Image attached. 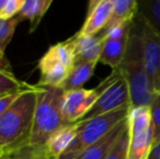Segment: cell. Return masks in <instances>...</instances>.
Listing matches in <instances>:
<instances>
[{"label": "cell", "mask_w": 160, "mask_h": 159, "mask_svg": "<svg viewBox=\"0 0 160 159\" xmlns=\"http://www.w3.org/2000/svg\"><path fill=\"white\" fill-rule=\"evenodd\" d=\"M99 93L95 106L84 119L109 113L124 108H131L130 91L128 83L118 70H112L111 74L96 87ZM83 119V120H84Z\"/></svg>", "instance_id": "52a82bcc"}, {"label": "cell", "mask_w": 160, "mask_h": 159, "mask_svg": "<svg viewBox=\"0 0 160 159\" xmlns=\"http://www.w3.org/2000/svg\"><path fill=\"white\" fill-rule=\"evenodd\" d=\"M78 122L64 125L48 138L45 146L51 159H59L71 147L78 136Z\"/></svg>", "instance_id": "8fae6325"}, {"label": "cell", "mask_w": 160, "mask_h": 159, "mask_svg": "<svg viewBox=\"0 0 160 159\" xmlns=\"http://www.w3.org/2000/svg\"><path fill=\"white\" fill-rule=\"evenodd\" d=\"M22 93H14V94H9V95L0 96V117L17 102V99L23 94Z\"/></svg>", "instance_id": "d4e9b609"}, {"label": "cell", "mask_w": 160, "mask_h": 159, "mask_svg": "<svg viewBox=\"0 0 160 159\" xmlns=\"http://www.w3.org/2000/svg\"><path fill=\"white\" fill-rule=\"evenodd\" d=\"M142 47L143 60L146 73L152 86L156 93L160 92V36L149 25L147 21L137 14Z\"/></svg>", "instance_id": "ba28073f"}, {"label": "cell", "mask_w": 160, "mask_h": 159, "mask_svg": "<svg viewBox=\"0 0 160 159\" xmlns=\"http://www.w3.org/2000/svg\"><path fill=\"white\" fill-rule=\"evenodd\" d=\"M99 93L97 88L67 91L62 99V116L68 124L83 120L95 106Z\"/></svg>", "instance_id": "9c48e42d"}, {"label": "cell", "mask_w": 160, "mask_h": 159, "mask_svg": "<svg viewBox=\"0 0 160 159\" xmlns=\"http://www.w3.org/2000/svg\"><path fill=\"white\" fill-rule=\"evenodd\" d=\"M63 94V89L57 87H42L38 92L30 145L45 146L56 131L68 125L62 116Z\"/></svg>", "instance_id": "3957f363"}, {"label": "cell", "mask_w": 160, "mask_h": 159, "mask_svg": "<svg viewBox=\"0 0 160 159\" xmlns=\"http://www.w3.org/2000/svg\"><path fill=\"white\" fill-rule=\"evenodd\" d=\"M137 14H138V1L136 0H113L111 20L108 25L132 23L134 22Z\"/></svg>", "instance_id": "e0dca14e"}, {"label": "cell", "mask_w": 160, "mask_h": 159, "mask_svg": "<svg viewBox=\"0 0 160 159\" xmlns=\"http://www.w3.org/2000/svg\"><path fill=\"white\" fill-rule=\"evenodd\" d=\"M149 109L154 127V145H156L160 142V92L155 96Z\"/></svg>", "instance_id": "603a6c76"}, {"label": "cell", "mask_w": 160, "mask_h": 159, "mask_svg": "<svg viewBox=\"0 0 160 159\" xmlns=\"http://www.w3.org/2000/svg\"><path fill=\"white\" fill-rule=\"evenodd\" d=\"M128 36L118 40H103L99 62L109 66L112 70L118 69L127 50Z\"/></svg>", "instance_id": "9a60e30c"}, {"label": "cell", "mask_w": 160, "mask_h": 159, "mask_svg": "<svg viewBox=\"0 0 160 159\" xmlns=\"http://www.w3.org/2000/svg\"><path fill=\"white\" fill-rule=\"evenodd\" d=\"M25 0H7L6 4L0 11V20L9 21L19 15L23 8Z\"/></svg>", "instance_id": "cb8c5ba5"}, {"label": "cell", "mask_w": 160, "mask_h": 159, "mask_svg": "<svg viewBox=\"0 0 160 159\" xmlns=\"http://www.w3.org/2000/svg\"><path fill=\"white\" fill-rule=\"evenodd\" d=\"M138 14L149 23L160 36V0L138 1Z\"/></svg>", "instance_id": "d6986e66"}, {"label": "cell", "mask_w": 160, "mask_h": 159, "mask_svg": "<svg viewBox=\"0 0 160 159\" xmlns=\"http://www.w3.org/2000/svg\"><path fill=\"white\" fill-rule=\"evenodd\" d=\"M75 45V63L78 62H99L103 45L101 36H73Z\"/></svg>", "instance_id": "7c38bea8"}, {"label": "cell", "mask_w": 160, "mask_h": 159, "mask_svg": "<svg viewBox=\"0 0 160 159\" xmlns=\"http://www.w3.org/2000/svg\"><path fill=\"white\" fill-rule=\"evenodd\" d=\"M128 124V119L117 125L111 132L105 135L102 138L97 141L93 145L87 147L85 151H83L76 158L78 159H106L113 146L116 145L119 136L121 135L123 129Z\"/></svg>", "instance_id": "4fadbf2b"}, {"label": "cell", "mask_w": 160, "mask_h": 159, "mask_svg": "<svg viewBox=\"0 0 160 159\" xmlns=\"http://www.w3.org/2000/svg\"><path fill=\"white\" fill-rule=\"evenodd\" d=\"M51 3V0H25V3L17 17L20 22L23 20L30 21V33H33L42 22Z\"/></svg>", "instance_id": "5bb4252c"}, {"label": "cell", "mask_w": 160, "mask_h": 159, "mask_svg": "<svg viewBox=\"0 0 160 159\" xmlns=\"http://www.w3.org/2000/svg\"><path fill=\"white\" fill-rule=\"evenodd\" d=\"M7 0H0V11L2 10V8L4 7V4H6Z\"/></svg>", "instance_id": "83f0119b"}, {"label": "cell", "mask_w": 160, "mask_h": 159, "mask_svg": "<svg viewBox=\"0 0 160 159\" xmlns=\"http://www.w3.org/2000/svg\"><path fill=\"white\" fill-rule=\"evenodd\" d=\"M73 159H78V158H73Z\"/></svg>", "instance_id": "f1b7e54d"}, {"label": "cell", "mask_w": 160, "mask_h": 159, "mask_svg": "<svg viewBox=\"0 0 160 159\" xmlns=\"http://www.w3.org/2000/svg\"><path fill=\"white\" fill-rule=\"evenodd\" d=\"M131 108H124L112 111L105 115L97 116L91 119L78 121V132L75 141L69 149L59 159L76 158L83 151L96 143L109 132H111L117 125L128 119Z\"/></svg>", "instance_id": "5b68a950"}, {"label": "cell", "mask_w": 160, "mask_h": 159, "mask_svg": "<svg viewBox=\"0 0 160 159\" xmlns=\"http://www.w3.org/2000/svg\"><path fill=\"white\" fill-rule=\"evenodd\" d=\"M98 62H78L70 71L69 77L65 80L62 89L64 92L83 88V85L94 74Z\"/></svg>", "instance_id": "2e32d148"}, {"label": "cell", "mask_w": 160, "mask_h": 159, "mask_svg": "<svg viewBox=\"0 0 160 159\" xmlns=\"http://www.w3.org/2000/svg\"><path fill=\"white\" fill-rule=\"evenodd\" d=\"M113 9V0L91 1L87 17L82 28L78 31L80 36H96L109 24Z\"/></svg>", "instance_id": "30bf717a"}, {"label": "cell", "mask_w": 160, "mask_h": 159, "mask_svg": "<svg viewBox=\"0 0 160 159\" xmlns=\"http://www.w3.org/2000/svg\"><path fill=\"white\" fill-rule=\"evenodd\" d=\"M147 159H160V142L152 146Z\"/></svg>", "instance_id": "484cf974"}, {"label": "cell", "mask_w": 160, "mask_h": 159, "mask_svg": "<svg viewBox=\"0 0 160 159\" xmlns=\"http://www.w3.org/2000/svg\"><path fill=\"white\" fill-rule=\"evenodd\" d=\"M74 64L75 45L73 37L52 45L38 60L37 68L40 77L36 85L39 87L62 88Z\"/></svg>", "instance_id": "277c9868"}, {"label": "cell", "mask_w": 160, "mask_h": 159, "mask_svg": "<svg viewBox=\"0 0 160 159\" xmlns=\"http://www.w3.org/2000/svg\"><path fill=\"white\" fill-rule=\"evenodd\" d=\"M37 87V85L28 84L24 81L18 79L12 72V70L0 68V96L32 91V89H36Z\"/></svg>", "instance_id": "ac0fdd59"}, {"label": "cell", "mask_w": 160, "mask_h": 159, "mask_svg": "<svg viewBox=\"0 0 160 159\" xmlns=\"http://www.w3.org/2000/svg\"><path fill=\"white\" fill-rule=\"evenodd\" d=\"M26 91L0 117V148L12 154L30 145L38 92Z\"/></svg>", "instance_id": "6da1fadb"}, {"label": "cell", "mask_w": 160, "mask_h": 159, "mask_svg": "<svg viewBox=\"0 0 160 159\" xmlns=\"http://www.w3.org/2000/svg\"><path fill=\"white\" fill-rule=\"evenodd\" d=\"M11 154H8L6 153L4 151H2L1 148H0V159H9V157H10Z\"/></svg>", "instance_id": "4316f807"}, {"label": "cell", "mask_w": 160, "mask_h": 159, "mask_svg": "<svg viewBox=\"0 0 160 159\" xmlns=\"http://www.w3.org/2000/svg\"><path fill=\"white\" fill-rule=\"evenodd\" d=\"M19 23L20 20L18 17L2 22L1 26H0V49L3 52L6 51L8 45L10 44L11 39L13 38V35H14V32Z\"/></svg>", "instance_id": "7402d4cb"}, {"label": "cell", "mask_w": 160, "mask_h": 159, "mask_svg": "<svg viewBox=\"0 0 160 159\" xmlns=\"http://www.w3.org/2000/svg\"><path fill=\"white\" fill-rule=\"evenodd\" d=\"M128 159H147L154 146V127L149 107L131 108L128 116Z\"/></svg>", "instance_id": "8992f818"}, {"label": "cell", "mask_w": 160, "mask_h": 159, "mask_svg": "<svg viewBox=\"0 0 160 159\" xmlns=\"http://www.w3.org/2000/svg\"><path fill=\"white\" fill-rule=\"evenodd\" d=\"M128 124L125 125L116 145L106 159H128Z\"/></svg>", "instance_id": "44dd1931"}, {"label": "cell", "mask_w": 160, "mask_h": 159, "mask_svg": "<svg viewBox=\"0 0 160 159\" xmlns=\"http://www.w3.org/2000/svg\"><path fill=\"white\" fill-rule=\"evenodd\" d=\"M9 159H51L46 146H28L14 152L10 155Z\"/></svg>", "instance_id": "ffe728a7"}, {"label": "cell", "mask_w": 160, "mask_h": 159, "mask_svg": "<svg viewBox=\"0 0 160 159\" xmlns=\"http://www.w3.org/2000/svg\"><path fill=\"white\" fill-rule=\"evenodd\" d=\"M117 70L128 83L131 108L149 107L157 93L152 88L144 66L143 47L137 23L133 22L124 57Z\"/></svg>", "instance_id": "7a4b0ae2"}]
</instances>
